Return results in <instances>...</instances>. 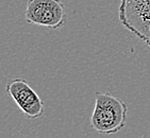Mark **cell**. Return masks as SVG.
<instances>
[{
  "mask_svg": "<svg viewBox=\"0 0 150 138\" xmlns=\"http://www.w3.org/2000/svg\"><path fill=\"white\" fill-rule=\"evenodd\" d=\"M128 106L121 99L110 94L96 92L91 127L100 134H116L127 122Z\"/></svg>",
  "mask_w": 150,
  "mask_h": 138,
  "instance_id": "cell-1",
  "label": "cell"
},
{
  "mask_svg": "<svg viewBox=\"0 0 150 138\" xmlns=\"http://www.w3.org/2000/svg\"><path fill=\"white\" fill-rule=\"evenodd\" d=\"M118 18L126 29L145 43L150 26V0H120Z\"/></svg>",
  "mask_w": 150,
  "mask_h": 138,
  "instance_id": "cell-2",
  "label": "cell"
},
{
  "mask_svg": "<svg viewBox=\"0 0 150 138\" xmlns=\"http://www.w3.org/2000/svg\"><path fill=\"white\" fill-rule=\"evenodd\" d=\"M25 17L29 23L55 30L66 21L65 6L61 0H28Z\"/></svg>",
  "mask_w": 150,
  "mask_h": 138,
  "instance_id": "cell-3",
  "label": "cell"
},
{
  "mask_svg": "<svg viewBox=\"0 0 150 138\" xmlns=\"http://www.w3.org/2000/svg\"><path fill=\"white\" fill-rule=\"evenodd\" d=\"M6 92L11 96L26 118L38 119L45 114L44 101L26 80H12L6 85Z\"/></svg>",
  "mask_w": 150,
  "mask_h": 138,
  "instance_id": "cell-4",
  "label": "cell"
},
{
  "mask_svg": "<svg viewBox=\"0 0 150 138\" xmlns=\"http://www.w3.org/2000/svg\"><path fill=\"white\" fill-rule=\"evenodd\" d=\"M145 44H146V46L148 47L150 49V26H149V29H148V36H147V40L145 42Z\"/></svg>",
  "mask_w": 150,
  "mask_h": 138,
  "instance_id": "cell-5",
  "label": "cell"
}]
</instances>
